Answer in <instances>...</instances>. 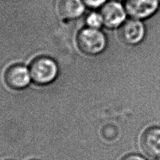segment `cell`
Here are the masks:
<instances>
[{
    "instance_id": "4fadbf2b",
    "label": "cell",
    "mask_w": 160,
    "mask_h": 160,
    "mask_svg": "<svg viewBox=\"0 0 160 160\" xmlns=\"http://www.w3.org/2000/svg\"><path fill=\"white\" fill-rule=\"evenodd\" d=\"M159 4H160V0H159Z\"/></svg>"
},
{
    "instance_id": "8fae6325",
    "label": "cell",
    "mask_w": 160,
    "mask_h": 160,
    "mask_svg": "<svg viewBox=\"0 0 160 160\" xmlns=\"http://www.w3.org/2000/svg\"><path fill=\"white\" fill-rule=\"evenodd\" d=\"M121 160H145V159L138 154H129L123 157Z\"/></svg>"
},
{
    "instance_id": "5b68a950",
    "label": "cell",
    "mask_w": 160,
    "mask_h": 160,
    "mask_svg": "<svg viewBox=\"0 0 160 160\" xmlns=\"http://www.w3.org/2000/svg\"><path fill=\"white\" fill-rule=\"evenodd\" d=\"M145 30L142 22L134 18H128L119 28L118 35L122 42L129 45H136L142 42Z\"/></svg>"
},
{
    "instance_id": "7c38bea8",
    "label": "cell",
    "mask_w": 160,
    "mask_h": 160,
    "mask_svg": "<svg viewBox=\"0 0 160 160\" xmlns=\"http://www.w3.org/2000/svg\"><path fill=\"white\" fill-rule=\"evenodd\" d=\"M152 160H160V159H156V158H154Z\"/></svg>"
},
{
    "instance_id": "6da1fadb",
    "label": "cell",
    "mask_w": 160,
    "mask_h": 160,
    "mask_svg": "<svg viewBox=\"0 0 160 160\" xmlns=\"http://www.w3.org/2000/svg\"><path fill=\"white\" fill-rule=\"evenodd\" d=\"M76 40L80 51L89 56H95L103 52L108 42L105 33L101 29L88 27L79 30Z\"/></svg>"
},
{
    "instance_id": "52a82bcc",
    "label": "cell",
    "mask_w": 160,
    "mask_h": 160,
    "mask_svg": "<svg viewBox=\"0 0 160 160\" xmlns=\"http://www.w3.org/2000/svg\"><path fill=\"white\" fill-rule=\"evenodd\" d=\"M142 151L152 158L160 157V128L152 127L142 133L140 138Z\"/></svg>"
},
{
    "instance_id": "ba28073f",
    "label": "cell",
    "mask_w": 160,
    "mask_h": 160,
    "mask_svg": "<svg viewBox=\"0 0 160 160\" xmlns=\"http://www.w3.org/2000/svg\"><path fill=\"white\" fill-rule=\"evenodd\" d=\"M86 8L82 0H59L57 12L64 20H76L81 17Z\"/></svg>"
},
{
    "instance_id": "7a4b0ae2",
    "label": "cell",
    "mask_w": 160,
    "mask_h": 160,
    "mask_svg": "<svg viewBox=\"0 0 160 160\" xmlns=\"http://www.w3.org/2000/svg\"><path fill=\"white\" fill-rule=\"evenodd\" d=\"M29 71L31 79L38 85H47L57 78L59 68L55 61L51 57L40 56L30 63Z\"/></svg>"
},
{
    "instance_id": "30bf717a",
    "label": "cell",
    "mask_w": 160,
    "mask_h": 160,
    "mask_svg": "<svg viewBox=\"0 0 160 160\" xmlns=\"http://www.w3.org/2000/svg\"><path fill=\"white\" fill-rule=\"evenodd\" d=\"M82 1L88 9H100L109 0H82Z\"/></svg>"
},
{
    "instance_id": "277c9868",
    "label": "cell",
    "mask_w": 160,
    "mask_h": 160,
    "mask_svg": "<svg viewBox=\"0 0 160 160\" xmlns=\"http://www.w3.org/2000/svg\"><path fill=\"white\" fill-rule=\"evenodd\" d=\"M123 4L129 17L141 21L156 12L159 2V0H123Z\"/></svg>"
},
{
    "instance_id": "9c48e42d",
    "label": "cell",
    "mask_w": 160,
    "mask_h": 160,
    "mask_svg": "<svg viewBox=\"0 0 160 160\" xmlns=\"http://www.w3.org/2000/svg\"><path fill=\"white\" fill-rule=\"evenodd\" d=\"M85 25L86 27L93 29H102L104 27V21L102 16L100 12H90L85 18Z\"/></svg>"
},
{
    "instance_id": "3957f363",
    "label": "cell",
    "mask_w": 160,
    "mask_h": 160,
    "mask_svg": "<svg viewBox=\"0 0 160 160\" xmlns=\"http://www.w3.org/2000/svg\"><path fill=\"white\" fill-rule=\"evenodd\" d=\"M100 12L103 18L104 27L110 30L119 28L128 16L123 4L114 0L103 5Z\"/></svg>"
},
{
    "instance_id": "8992f818",
    "label": "cell",
    "mask_w": 160,
    "mask_h": 160,
    "mask_svg": "<svg viewBox=\"0 0 160 160\" xmlns=\"http://www.w3.org/2000/svg\"><path fill=\"white\" fill-rule=\"evenodd\" d=\"M29 69L22 64H13L7 68L4 73V81L9 88L21 90L26 88L30 81Z\"/></svg>"
}]
</instances>
